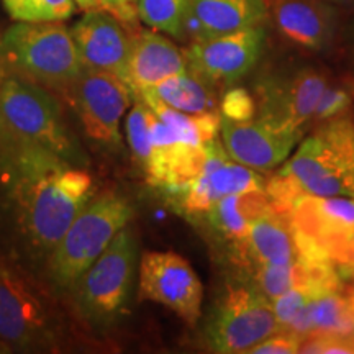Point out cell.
<instances>
[{"mask_svg": "<svg viewBox=\"0 0 354 354\" xmlns=\"http://www.w3.org/2000/svg\"><path fill=\"white\" fill-rule=\"evenodd\" d=\"M94 196L86 167L0 136V212L26 258L46 263Z\"/></svg>", "mask_w": 354, "mask_h": 354, "instance_id": "6da1fadb", "label": "cell"}, {"mask_svg": "<svg viewBox=\"0 0 354 354\" xmlns=\"http://www.w3.org/2000/svg\"><path fill=\"white\" fill-rule=\"evenodd\" d=\"M0 136L37 146L76 166L88 162L56 97L15 76H0Z\"/></svg>", "mask_w": 354, "mask_h": 354, "instance_id": "7a4b0ae2", "label": "cell"}, {"mask_svg": "<svg viewBox=\"0 0 354 354\" xmlns=\"http://www.w3.org/2000/svg\"><path fill=\"white\" fill-rule=\"evenodd\" d=\"M76 44L61 21H19L0 35V76L63 94L81 74Z\"/></svg>", "mask_w": 354, "mask_h": 354, "instance_id": "3957f363", "label": "cell"}, {"mask_svg": "<svg viewBox=\"0 0 354 354\" xmlns=\"http://www.w3.org/2000/svg\"><path fill=\"white\" fill-rule=\"evenodd\" d=\"M131 216V203L120 194L94 196L44 263L51 284L57 290L69 292L81 274L94 264L113 238L127 227Z\"/></svg>", "mask_w": 354, "mask_h": 354, "instance_id": "277c9868", "label": "cell"}, {"mask_svg": "<svg viewBox=\"0 0 354 354\" xmlns=\"http://www.w3.org/2000/svg\"><path fill=\"white\" fill-rule=\"evenodd\" d=\"M279 172L310 196L354 197V123L343 117L326 120Z\"/></svg>", "mask_w": 354, "mask_h": 354, "instance_id": "5b68a950", "label": "cell"}, {"mask_svg": "<svg viewBox=\"0 0 354 354\" xmlns=\"http://www.w3.org/2000/svg\"><path fill=\"white\" fill-rule=\"evenodd\" d=\"M136 240L127 227L71 287L79 317L95 328L112 325L125 310L136 266Z\"/></svg>", "mask_w": 354, "mask_h": 354, "instance_id": "8992f818", "label": "cell"}, {"mask_svg": "<svg viewBox=\"0 0 354 354\" xmlns=\"http://www.w3.org/2000/svg\"><path fill=\"white\" fill-rule=\"evenodd\" d=\"M0 339L21 351H51L59 325L46 297L24 269L0 256Z\"/></svg>", "mask_w": 354, "mask_h": 354, "instance_id": "52a82bcc", "label": "cell"}, {"mask_svg": "<svg viewBox=\"0 0 354 354\" xmlns=\"http://www.w3.org/2000/svg\"><path fill=\"white\" fill-rule=\"evenodd\" d=\"M279 330L271 302L251 282H236L214 305L205 338L212 351L238 354L250 353Z\"/></svg>", "mask_w": 354, "mask_h": 354, "instance_id": "ba28073f", "label": "cell"}, {"mask_svg": "<svg viewBox=\"0 0 354 354\" xmlns=\"http://www.w3.org/2000/svg\"><path fill=\"white\" fill-rule=\"evenodd\" d=\"M61 95L74 109L88 140L113 151L122 148L120 122L135 99L130 84L115 74L82 68Z\"/></svg>", "mask_w": 354, "mask_h": 354, "instance_id": "9c48e42d", "label": "cell"}, {"mask_svg": "<svg viewBox=\"0 0 354 354\" xmlns=\"http://www.w3.org/2000/svg\"><path fill=\"white\" fill-rule=\"evenodd\" d=\"M326 86V77L313 68L261 76L254 86V118L304 133Z\"/></svg>", "mask_w": 354, "mask_h": 354, "instance_id": "30bf717a", "label": "cell"}, {"mask_svg": "<svg viewBox=\"0 0 354 354\" xmlns=\"http://www.w3.org/2000/svg\"><path fill=\"white\" fill-rule=\"evenodd\" d=\"M264 44L263 25L190 43L184 51L187 69L215 88L232 87L256 68Z\"/></svg>", "mask_w": 354, "mask_h": 354, "instance_id": "8fae6325", "label": "cell"}, {"mask_svg": "<svg viewBox=\"0 0 354 354\" xmlns=\"http://www.w3.org/2000/svg\"><path fill=\"white\" fill-rule=\"evenodd\" d=\"M140 297L165 305L187 325H196L202 313L203 286L183 256L146 251L140 264Z\"/></svg>", "mask_w": 354, "mask_h": 354, "instance_id": "7c38bea8", "label": "cell"}, {"mask_svg": "<svg viewBox=\"0 0 354 354\" xmlns=\"http://www.w3.org/2000/svg\"><path fill=\"white\" fill-rule=\"evenodd\" d=\"M127 24L104 8L87 10L69 30L84 69L102 71L127 81L133 33Z\"/></svg>", "mask_w": 354, "mask_h": 354, "instance_id": "4fadbf2b", "label": "cell"}, {"mask_svg": "<svg viewBox=\"0 0 354 354\" xmlns=\"http://www.w3.org/2000/svg\"><path fill=\"white\" fill-rule=\"evenodd\" d=\"M221 145L233 161L251 169H272L290 156L304 133L251 118L234 122L221 117Z\"/></svg>", "mask_w": 354, "mask_h": 354, "instance_id": "5bb4252c", "label": "cell"}, {"mask_svg": "<svg viewBox=\"0 0 354 354\" xmlns=\"http://www.w3.org/2000/svg\"><path fill=\"white\" fill-rule=\"evenodd\" d=\"M228 158L218 140L205 145L172 143L154 148L145 171L148 183L171 197L194 183L209 167Z\"/></svg>", "mask_w": 354, "mask_h": 354, "instance_id": "9a60e30c", "label": "cell"}, {"mask_svg": "<svg viewBox=\"0 0 354 354\" xmlns=\"http://www.w3.org/2000/svg\"><path fill=\"white\" fill-rule=\"evenodd\" d=\"M264 189V180L258 172L233 159H225L212 166L194 183L169 197L176 210L189 218H202L216 202L230 194Z\"/></svg>", "mask_w": 354, "mask_h": 354, "instance_id": "2e32d148", "label": "cell"}, {"mask_svg": "<svg viewBox=\"0 0 354 354\" xmlns=\"http://www.w3.org/2000/svg\"><path fill=\"white\" fill-rule=\"evenodd\" d=\"M268 13L266 0H187L183 39L197 43L263 25Z\"/></svg>", "mask_w": 354, "mask_h": 354, "instance_id": "e0dca14e", "label": "cell"}, {"mask_svg": "<svg viewBox=\"0 0 354 354\" xmlns=\"http://www.w3.org/2000/svg\"><path fill=\"white\" fill-rule=\"evenodd\" d=\"M277 32L308 51H323L333 41L336 15L320 0H266Z\"/></svg>", "mask_w": 354, "mask_h": 354, "instance_id": "ac0fdd59", "label": "cell"}, {"mask_svg": "<svg viewBox=\"0 0 354 354\" xmlns=\"http://www.w3.org/2000/svg\"><path fill=\"white\" fill-rule=\"evenodd\" d=\"M236 268L250 272L263 264H290L299 258L290 221L272 212L251 225L243 240L230 245Z\"/></svg>", "mask_w": 354, "mask_h": 354, "instance_id": "d6986e66", "label": "cell"}, {"mask_svg": "<svg viewBox=\"0 0 354 354\" xmlns=\"http://www.w3.org/2000/svg\"><path fill=\"white\" fill-rule=\"evenodd\" d=\"M184 71H187L185 53L169 38L149 30H135L127 68V82L133 91L141 92Z\"/></svg>", "mask_w": 354, "mask_h": 354, "instance_id": "ffe728a7", "label": "cell"}, {"mask_svg": "<svg viewBox=\"0 0 354 354\" xmlns=\"http://www.w3.org/2000/svg\"><path fill=\"white\" fill-rule=\"evenodd\" d=\"M268 214H272L268 194L264 189H258L230 194L216 202L202 218H205L220 240L233 245L246 236L256 220Z\"/></svg>", "mask_w": 354, "mask_h": 354, "instance_id": "44dd1931", "label": "cell"}, {"mask_svg": "<svg viewBox=\"0 0 354 354\" xmlns=\"http://www.w3.org/2000/svg\"><path fill=\"white\" fill-rule=\"evenodd\" d=\"M287 331L299 338L308 335L349 336L354 333V313L342 290L326 292L310 299Z\"/></svg>", "mask_w": 354, "mask_h": 354, "instance_id": "7402d4cb", "label": "cell"}, {"mask_svg": "<svg viewBox=\"0 0 354 354\" xmlns=\"http://www.w3.org/2000/svg\"><path fill=\"white\" fill-rule=\"evenodd\" d=\"M135 94L151 95L184 113H212L218 112L220 107L216 88L189 69Z\"/></svg>", "mask_w": 354, "mask_h": 354, "instance_id": "603a6c76", "label": "cell"}, {"mask_svg": "<svg viewBox=\"0 0 354 354\" xmlns=\"http://www.w3.org/2000/svg\"><path fill=\"white\" fill-rule=\"evenodd\" d=\"M149 109L158 115V118L169 128L172 140L176 143H187V145H205L218 138L220 125H221V113H184L179 110L162 104L161 100L154 99L151 95L138 94Z\"/></svg>", "mask_w": 354, "mask_h": 354, "instance_id": "cb8c5ba5", "label": "cell"}, {"mask_svg": "<svg viewBox=\"0 0 354 354\" xmlns=\"http://www.w3.org/2000/svg\"><path fill=\"white\" fill-rule=\"evenodd\" d=\"M153 110L138 94H135L133 107L127 115L125 131L130 151L143 167L153 151Z\"/></svg>", "mask_w": 354, "mask_h": 354, "instance_id": "d4e9b609", "label": "cell"}, {"mask_svg": "<svg viewBox=\"0 0 354 354\" xmlns=\"http://www.w3.org/2000/svg\"><path fill=\"white\" fill-rule=\"evenodd\" d=\"M187 0H138V17L149 28L183 39Z\"/></svg>", "mask_w": 354, "mask_h": 354, "instance_id": "484cf974", "label": "cell"}, {"mask_svg": "<svg viewBox=\"0 0 354 354\" xmlns=\"http://www.w3.org/2000/svg\"><path fill=\"white\" fill-rule=\"evenodd\" d=\"M8 15L17 21H63L76 12L74 0H2Z\"/></svg>", "mask_w": 354, "mask_h": 354, "instance_id": "4316f807", "label": "cell"}, {"mask_svg": "<svg viewBox=\"0 0 354 354\" xmlns=\"http://www.w3.org/2000/svg\"><path fill=\"white\" fill-rule=\"evenodd\" d=\"M251 284L264 295L269 302L277 299L292 287H299L297 261L290 264H263L251 269Z\"/></svg>", "mask_w": 354, "mask_h": 354, "instance_id": "83f0119b", "label": "cell"}, {"mask_svg": "<svg viewBox=\"0 0 354 354\" xmlns=\"http://www.w3.org/2000/svg\"><path fill=\"white\" fill-rule=\"evenodd\" d=\"M312 297H315V295L310 290L304 289V287H292V289L284 292L282 295H279L277 299H274L271 305L279 323V328H289Z\"/></svg>", "mask_w": 354, "mask_h": 354, "instance_id": "f1b7e54d", "label": "cell"}, {"mask_svg": "<svg viewBox=\"0 0 354 354\" xmlns=\"http://www.w3.org/2000/svg\"><path fill=\"white\" fill-rule=\"evenodd\" d=\"M221 117L234 122H246L256 117L254 97L243 87L230 88L220 100Z\"/></svg>", "mask_w": 354, "mask_h": 354, "instance_id": "f546056e", "label": "cell"}, {"mask_svg": "<svg viewBox=\"0 0 354 354\" xmlns=\"http://www.w3.org/2000/svg\"><path fill=\"white\" fill-rule=\"evenodd\" d=\"M353 97L349 95L346 88H339L333 86H326L325 91L318 100L315 112H313V120L326 122L331 118L342 117L351 105Z\"/></svg>", "mask_w": 354, "mask_h": 354, "instance_id": "4dcf8cb0", "label": "cell"}, {"mask_svg": "<svg viewBox=\"0 0 354 354\" xmlns=\"http://www.w3.org/2000/svg\"><path fill=\"white\" fill-rule=\"evenodd\" d=\"M253 354H294L300 353V338L287 330H279L277 335H271L264 342L251 349Z\"/></svg>", "mask_w": 354, "mask_h": 354, "instance_id": "1f68e13d", "label": "cell"}, {"mask_svg": "<svg viewBox=\"0 0 354 354\" xmlns=\"http://www.w3.org/2000/svg\"><path fill=\"white\" fill-rule=\"evenodd\" d=\"M99 6L127 24H133L136 20V13H138L135 3L128 2V0H99Z\"/></svg>", "mask_w": 354, "mask_h": 354, "instance_id": "d6a6232c", "label": "cell"}, {"mask_svg": "<svg viewBox=\"0 0 354 354\" xmlns=\"http://www.w3.org/2000/svg\"><path fill=\"white\" fill-rule=\"evenodd\" d=\"M338 272L349 274V276L354 277V232L351 234V238H349L342 263L338 266Z\"/></svg>", "mask_w": 354, "mask_h": 354, "instance_id": "836d02e7", "label": "cell"}, {"mask_svg": "<svg viewBox=\"0 0 354 354\" xmlns=\"http://www.w3.org/2000/svg\"><path fill=\"white\" fill-rule=\"evenodd\" d=\"M82 10H95V8H100L99 0H74Z\"/></svg>", "mask_w": 354, "mask_h": 354, "instance_id": "e575fe53", "label": "cell"}, {"mask_svg": "<svg viewBox=\"0 0 354 354\" xmlns=\"http://www.w3.org/2000/svg\"><path fill=\"white\" fill-rule=\"evenodd\" d=\"M349 53H351V59L354 63V24L349 28Z\"/></svg>", "mask_w": 354, "mask_h": 354, "instance_id": "d590c367", "label": "cell"}, {"mask_svg": "<svg viewBox=\"0 0 354 354\" xmlns=\"http://www.w3.org/2000/svg\"><path fill=\"white\" fill-rule=\"evenodd\" d=\"M344 88H346V91L349 92V95L354 99V77L346 79V81H344Z\"/></svg>", "mask_w": 354, "mask_h": 354, "instance_id": "8d00e7d4", "label": "cell"}, {"mask_svg": "<svg viewBox=\"0 0 354 354\" xmlns=\"http://www.w3.org/2000/svg\"><path fill=\"white\" fill-rule=\"evenodd\" d=\"M346 299H348V302H349V307H351L353 313H354V286H353V289L349 290V294L346 295Z\"/></svg>", "mask_w": 354, "mask_h": 354, "instance_id": "74e56055", "label": "cell"}, {"mask_svg": "<svg viewBox=\"0 0 354 354\" xmlns=\"http://www.w3.org/2000/svg\"><path fill=\"white\" fill-rule=\"evenodd\" d=\"M349 343H351V346H353V349H354V333L349 335Z\"/></svg>", "mask_w": 354, "mask_h": 354, "instance_id": "f35d334b", "label": "cell"}, {"mask_svg": "<svg viewBox=\"0 0 354 354\" xmlns=\"http://www.w3.org/2000/svg\"><path fill=\"white\" fill-rule=\"evenodd\" d=\"M128 2H131V3H136V2H138V0H128Z\"/></svg>", "mask_w": 354, "mask_h": 354, "instance_id": "ab89813d", "label": "cell"}, {"mask_svg": "<svg viewBox=\"0 0 354 354\" xmlns=\"http://www.w3.org/2000/svg\"><path fill=\"white\" fill-rule=\"evenodd\" d=\"M0 353H3V349H2V348H0Z\"/></svg>", "mask_w": 354, "mask_h": 354, "instance_id": "60d3db41", "label": "cell"}]
</instances>
